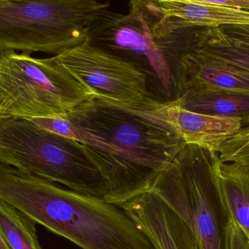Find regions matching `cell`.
I'll use <instances>...</instances> for the list:
<instances>
[{
	"mask_svg": "<svg viewBox=\"0 0 249 249\" xmlns=\"http://www.w3.org/2000/svg\"><path fill=\"white\" fill-rule=\"evenodd\" d=\"M52 59L95 90L99 97L116 104L137 106L152 97L145 72L89 40Z\"/></svg>",
	"mask_w": 249,
	"mask_h": 249,
	"instance_id": "obj_8",
	"label": "cell"
},
{
	"mask_svg": "<svg viewBox=\"0 0 249 249\" xmlns=\"http://www.w3.org/2000/svg\"><path fill=\"white\" fill-rule=\"evenodd\" d=\"M208 1L211 3L215 4V5L231 7V8L249 11V0H223V1L208 0Z\"/></svg>",
	"mask_w": 249,
	"mask_h": 249,
	"instance_id": "obj_19",
	"label": "cell"
},
{
	"mask_svg": "<svg viewBox=\"0 0 249 249\" xmlns=\"http://www.w3.org/2000/svg\"><path fill=\"white\" fill-rule=\"evenodd\" d=\"M36 224L21 210L0 199V236L11 249H43L37 238Z\"/></svg>",
	"mask_w": 249,
	"mask_h": 249,
	"instance_id": "obj_16",
	"label": "cell"
},
{
	"mask_svg": "<svg viewBox=\"0 0 249 249\" xmlns=\"http://www.w3.org/2000/svg\"><path fill=\"white\" fill-rule=\"evenodd\" d=\"M98 97L52 57L0 52V119H63Z\"/></svg>",
	"mask_w": 249,
	"mask_h": 249,
	"instance_id": "obj_4",
	"label": "cell"
},
{
	"mask_svg": "<svg viewBox=\"0 0 249 249\" xmlns=\"http://www.w3.org/2000/svg\"><path fill=\"white\" fill-rule=\"evenodd\" d=\"M226 249H249V239L233 220L228 218L225 228Z\"/></svg>",
	"mask_w": 249,
	"mask_h": 249,
	"instance_id": "obj_18",
	"label": "cell"
},
{
	"mask_svg": "<svg viewBox=\"0 0 249 249\" xmlns=\"http://www.w3.org/2000/svg\"><path fill=\"white\" fill-rule=\"evenodd\" d=\"M0 199L82 249H156L122 207L1 164Z\"/></svg>",
	"mask_w": 249,
	"mask_h": 249,
	"instance_id": "obj_2",
	"label": "cell"
},
{
	"mask_svg": "<svg viewBox=\"0 0 249 249\" xmlns=\"http://www.w3.org/2000/svg\"><path fill=\"white\" fill-rule=\"evenodd\" d=\"M145 105L160 126L181 139L186 145H198L217 154L223 143L242 127L241 119L195 113L173 101L161 103L148 97Z\"/></svg>",
	"mask_w": 249,
	"mask_h": 249,
	"instance_id": "obj_9",
	"label": "cell"
},
{
	"mask_svg": "<svg viewBox=\"0 0 249 249\" xmlns=\"http://www.w3.org/2000/svg\"><path fill=\"white\" fill-rule=\"evenodd\" d=\"M156 249H198L189 227L154 192H145L122 206Z\"/></svg>",
	"mask_w": 249,
	"mask_h": 249,
	"instance_id": "obj_11",
	"label": "cell"
},
{
	"mask_svg": "<svg viewBox=\"0 0 249 249\" xmlns=\"http://www.w3.org/2000/svg\"><path fill=\"white\" fill-rule=\"evenodd\" d=\"M214 154L198 145H186L157 176L150 190L183 220L198 249H226L228 218L213 178Z\"/></svg>",
	"mask_w": 249,
	"mask_h": 249,
	"instance_id": "obj_6",
	"label": "cell"
},
{
	"mask_svg": "<svg viewBox=\"0 0 249 249\" xmlns=\"http://www.w3.org/2000/svg\"><path fill=\"white\" fill-rule=\"evenodd\" d=\"M145 100L124 106L94 97L63 118L107 181L103 198L118 206L149 192L186 145L154 121Z\"/></svg>",
	"mask_w": 249,
	"mask_h": 249,
	"instance_id": "obj_1",
	"label": "cell"
},
{
	"mask_svg": "<svg viewBox=\"0 0 249 249\" xmlns=\"http://www.w3.org/2000/svg\"><path fill=\"white\" fill-rule=\"evenodd\" d=\"M212 173L227 218L233 220L249 239V169L236 163L224 162L215 153Z\"/></svg>",
	"mask_w": 249,
	"mask_h": 249,
	"instance_id": "obj_14",
	"label": "cell"
},
{
	"mask_svg": "<svg viewBox=\"0 0 249 249\" xmlns=\"http://www.w3.org/2000/svg\"><path fill=\"white\" fill-rule=\"evenodd\" d=\"M127 14L108 9L100 13L93 24L88 40L155 76L167 94L171 91L172 74L168 61L156 42L152 17L145 1L132 0Z\"/></svg>",
	"mask_w": 249,
	"mask_h": 249,
	"instance_id": "obj_7",
	"label": "cell"
},
{
	"mask_svg": "<svg viewBox=\"0 0 249 249\" xmlns=\"http://www.w3.org/2000/svg\"><path fill=\"white\" fill-rule=\"evenodd\" d=\"M173 102L189 111L207 116L237 118L241 119L242 127L249 125V93L187 90Z\"/></svg>",
	"mask_w": 249,
	"mask_h": 249,
	"instance_id": "obj_15",
	"label": "cell"
},
{
	"mask_svg": "<svg viewBox=\"0 0 249 249\" xmlns=\"http://www.w3.org/2000/svg\"><path fill=\"white\" fill-rule=\"evenodd\" d=\"M220 160L233 162L249 169V125L225 141L218 152Z\"/></svg>",
	"mask_w": 249,
	"mask_h": 249,
	"instance_id": "obj_17",
	"label": "cell"
},
{
	"mask_svg": "<svg viewBox=\"0 0 249 249\" xmlns=\"http://www.w3.org/2000/svg\"><path fill=\"white\" fill-rule=\"evenodd\" d=\"M189 36V49L249 72V24L192 28L176 36Z\"/></svg>",
	"mask_w": 249,
	"mask_h": 249,
	"instance_id": "obj_13",
	"label": "cell"
},
{
	"mask_svg": "<svg viewBox=\"0 0 249 249\" xmlns=\"http://www.w3.org/2000/svg\"><path fill=\"white\" fill-rule=\"evenodd\" d=\"M110 5L96 0H0V52L56 56L87 41Z\"/></svg>",
	"mask_w": 249,
	"mask_h": 249,
	"instance_id": "obj_5",
	"label": "cell"
},
{
	"mask_svg": "<svg viewBox=\"0 0 249 249\" xmlns=\"http://www.w3.org/2000/svg\"><path fill=\"white\" fill-rule=\"evenodd\" d=\"M0 164L83 195L107 193V181L79 141L28 119H0Z\"/></svg>",
	"mask_w": 249,
	"mask_h": 249,
	"instance_id": "obj_3",
	"label": "cell"
},
{
	"mask_svg": "<svg viewBox=\"0 0 249 249\" xmlns=\"http://www.w3.org/2000/svg\"><path fill=\"white\" fill-rule=\"evenodd\" d=\"M0 249H11L2 236H0Z\"/></svg>",
	"mask_w": 249,
	"mask_h": 249,
	"instance_id": "obj_20",
	"label": "cell"
},
{
	"mask_svg": "<svg viewBox=\"0 0 249 249\" xmlns=\"http://www.w3.org/2000/svg\"><path fill=\"white\" fill-rule=\"evenodd\" d=\"M178 78L180 92L196 90L249 93V72L195 52H186L179 56Z\"/></svg>",
	"mask_w": 249,
	"mask_h": 249,
	"instance_id": "obj_12",
	"label": "cell"
},
{
	"mask_svg": "<svg viewBox=\"0 0 249 249\" xmlns=\"http://www.w3.org/2000/svg\"><path fill=\"white\" fill-rule=\"evenodd\" d=\"M154 30L175 32L249 24V11L211 3L208 0L145 1Z\"/></svg>",
	"mask_w": 249,
	"mask_h": 249,
	"instance_id": "obj_10",
	"label": "cell"
}]
</instances>
